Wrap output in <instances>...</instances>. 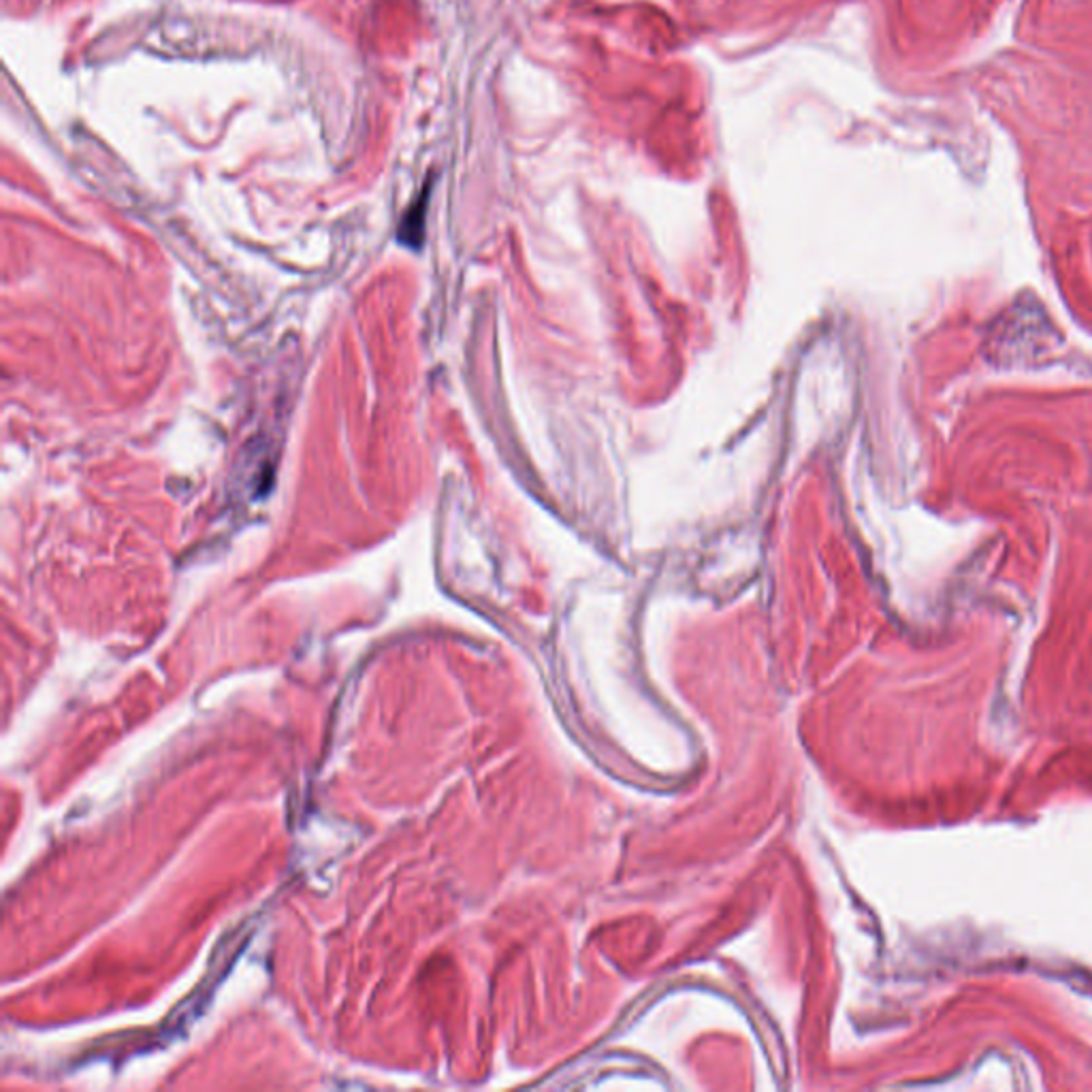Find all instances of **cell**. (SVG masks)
Returning a JSON list of instances; mask_svg holds the SVG:
<instances>
[{
    "mask_svg": "<svg viewBox=\"0 0 1092 1092\" xmlns=\"http://www.w3.org/2000/svg\"><path fill=\"white\" fill-rule=\"evenodd\" d=\"M427 201H429V186L427 190H422L421 197L410 205V209L406 211L404 220H401L400 225V241H404L406 246H412V248H418V246H421L422 222H425Z\"/></svg>",
    "mask_w": 1092,
    "mask_h": 1092,
    "instance_id": "1",
    "label": "cell"
}]
</instances>
